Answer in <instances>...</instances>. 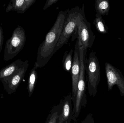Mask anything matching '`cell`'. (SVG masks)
<instances>
[{"mask_svg": "<svg viewBox=\"0 0 124 123\" xmlns=\"http://www.w3.org/2000/svg\"><path fill=\"white\" fill-rule=\"evenodd\" d=\"M65 12L61 11L52 28L38 48L36 60L33 68L37 69L44 67L54 54V51L61 36L64 24Z\"/></svg>", "mask_w": 124, "mask_h": 123, "instance_id": "1", "label": "cell"}, {"mask_svg": "<svg viewBox=\"0 0 124 123\" xmlns=\"http://www.w3.org/2000/svg\"><path fill=\"white\" fill-rule=\"evenodd\" d=\"M65 17L61 36L56 46L54 53L64 45L67 44L71 37L72 41L77 38V29L81 19L85 16L84 4L81 8L76 6L65 11Z\"/></svg>", "mask_w": 124, "mask_h": 123, "instance_id": "2", "label": "cell"}, {"mask_svg": "<svg viewBox=\"0 0 124 123\" xmlns=\"http://www.w3.org/2000/svg\"><path fill=\"white\" fill-rule=\"evenodd\" d=\"M79 49L80 71L79 79L77 85L76 95L73 102V119L74 122L80 115L82 108L86 106L87 102L86 94V81L85 76V64L84 58V49L81 45H79Z\"/></svg>", "mask_w": 124, "mask_h": 123, "instance_id": "3", "label": "cell"}, {"mask_svg": "<svg viewBox=\"0 0 124 123\" xmlns=\"http://www.w3.org/2000/svg\"><path fill=\"white\" fill-rule=\"evenodd\" d=\"M85 69L87 76V88L90 97H94L101 78L100 63L93 51L90 52L88 59H85Z\"/></svg>", "mask_w": 124, "mask_h": 123, "instance_id": "4", "label": "cell"}, {"mask_svg": "<svg viewBox=\"0 0 124 123\" xmlns=\"http://www.w3.org/2000/svg\"><path fill=\"white\" fill-rule=\"evenodd\" d=\"M26 35L24 29L22 26H17L12 32L11 37L6 42L3 60L7 62L20 52L24 46Z\"/></svg>", "mask_w": 124, "mask_h": 123, "instance_id": "5", "label": "cell"}, {"mask_svg": "<svg viewBox=\"0 0 124 123\" xmlns=\"http://www.w3.org/2000/svg\"><path fill=\"white\" fill-rule=\"evenodd\" d=\"M96 35L92 31L91 24L87 20L85 16L81 19L77 29V38L79 45L84 49V60H85L87 50L93 45Z\"/></svg>", "mask_w": 124, "mask_h": 123, "instance_id": "6", "label": "cell"}, {"mask_svg": "<svg viewBox=\"0 0 124 123\" xmlns=\"http://www.w3.org/2000/svg\"><path fill=\"white\" fill-rule=\"evenodd\" d=\"M106 75L107 78L108 91L113 89L116 85L120 91V95L124 96V77L121 71L109 63L105 64Z\"/></svg>", "mask_w": 124, "mask_h": 123, "instance_id": "7", "label": "cell"}, {"mask_svg": "<svg viewBox=\"0 0 124 123\" xmlns=\"http://www.w3.org/2000/svg\"><path fill=\"white\" fill-rule=\"evenodd\" d=\"M29 65L28 61L26 60L12 76L1 81L4 90L8 94H12L16 91L24 79Z\"/></svg>", "mask_w": 124, "mask_h": 123, "instance_id": "8", "label": "cell"}, {"mask_svg": "<svg viewBox=\"0 0 124 123\" xmlns=\"http://www.w3.org/2000/svg\"><path fill=\"white\" fill-rule=\"evenodd\" d=\"M73 58L71 70L72 81V102L75 100L76 95L77 85L79 79L80 71L79 49L77 40L75 44Z\"/></svg>", "mask_w": 124, "mask_h": 123, "instance_id": "9", "label": "cell"}, {"mask_svg": "<svg viewBox=\"0 0 124 123\" xmlns=\"http://www.w3.org/2000/svg\"><path fill=\"white\" fill-rule=\"evenodd\" d=\"M36 0H11L6 9V12L16 11L23 14L35 2Z\"/></svg>", "mask_w": 124, "mask_h": 123, "instance_id": "10", "label": "cell"}, {"mask_svg": "<svg viewBox=\"0 0 124 123\" xmlns=\"http://www.w3.org/2000/svg\"><path fill=\"white\" fill-rule=\"evenodd\" d=\"M62 110L60 116L64 123H70L73 119V108H72V96L69 94L62 99Z\"/></svg>", "mask_w": 124, "mask_h": 123, "instance_id": "11", "label": "cell"}, {"mask_svg": "<svg viewBox=\"0 0 124 123\" xmlns=\"http://www.w3.org/2000/svg\"><path fill=\"white\" fill-rule=\"evenodd\" d=\"M24 61L18 59L0 70L1 82L12 76L24 63Z\"/></svg>", "mask_w": 124, "mask_h": 123, "instance_id": "12", "label": "cell"}, {"mask_svg": "<svg viewBox=\"0 0 124 123\" xmlns=\"http://www.w3.org/2000/svg\"><path fill=\"white\" fill-rule=\"evenodd\" d=\"M62 101L59 104L54 106L50 112L45 123H57L62 111Z\"/></svg>", "mask_w": 124, "mask_h": 123, "instance_id": "13", "label": "cell"}, {"mask_svg": "<svg viewBox=\"0 0 124 123\" xmlns=\"http://www.w3.org/2000/svg\"><path fill=\"white\" fill-rule=\"evenodd\" d=\"M95 8L97 13L101 16H108L109 13L110 6L108 0H96Z\"/></svg>", "mask_w": 124, "mask_h": 123, "instance_id": "14", "label": "cell"}, {"mask_svg": "<svg viewBox=\"0 0 124 123\" xmlns=\"http://www.w3.org/2000/svg\"><path fill=\"white\" fill-rule=\"evenodd\" d=\"M93 23L98 32L102 34L108 33V28L101 15L97 13L96 14Z\"/></svg>", "mask_w": 124, "mask_h": 123, "instance_id": "15", "label": "cell"}, {"mask_svg": "<svg viewBox=\"0 0 124 123\" xmlns=\"http://www.w3.org/2000/svg\"><path fill=\"white\" fill-rule=\"evenodd\" d=\"M37 78L38 73L36 69L33 68L30 72L28 83L27 90L29 97H31L33 94Z\"/></svg>", "mask_w": 124, "mask_h": 123, "instance_id": "16", "label": "cell"}, {"mask_svg": "<svg viewBox=\"0 0 124 123\" xmlns=\"http://www.w3.org/2000/svg\"><path fill=\"white\" fill-rule=\"evenodd\" d=\"M73 49H71L69 52L66 51L64 52L62 60L63 68L66 71L70 72L71 70L73 63Z\"/></svg>", "mask_w": 124, "mask_h": 123, "instance_id": "17", "label": "cell"}, {"mask_svg": "<svg viewBox=\"0 0 124 123\" xmlns=\"http://www.w3.org/2000/svg\"><path fill=\"white\" fill-rule=\"evenodd\" d=\"M82 123H94V117L92 115L91 113L88 114Z\"/></svg>", "mask_w": 124, "mask_h": 123, "instance_id": "18", "label": "cell"}, {"mask_svg": "<svg viewBox=\"0 0 124 123\" xmlns=\"http://www.w3.org/2000/svg\"><path fill=\"white\" fill-rule=\"evenodd\" d=\"M59 1V0H48L46 1L45 5L43 8V10L47 9L48 8L52 6L54 4L56 3Z\"/></svg>", "mask_w": 124, "mask_h": 123, "instance_id": "19", "label": "cell"}, {"mask_svg": "<svg viewBox=\"0 0 124 123\" xmlns=\"http://www.w3.org/2000/svg\"><path fill=\"white\" fill-rule=\"evenodd\" d=\"M4 39V37L3 28L0 26V53L3 47Z\"/></svg>", "mask_w": 124, "mask_h": 123, "instance_id": "20", "label": "cell"}, {"mask_svg": "<svg viewBox=\"0 0 124 123\" xmlns=\"http://www.w3.org/2000/svg\"><path fill=\"white\" fill-rule=\"evenodd\" d=\"M57 123H64L62 119V117H60V116L59 118V121H58Z\"/></svg>", "mask_w": 124, "mask_h": 123, "instance_id": "21", "label": "cell"}, {"mask_svg": "<svg viewBox=\"0 0 124 123\" xmlns=\"http://www.w3.org/2000/svg\"><path fill=\"white\" fill-rule=\"evenodd\" d=\"M65 123H68V122H66Z\"/></svg>", "mask_w": 124, "mask_h": 123, "instance_id": "22", "label": "cell"}, {"mask_svg": "<svg viewBox=\"0 0 124 123\" xmlns=\"http://www.w3.org/2000/svg\"></svg>", "mask_w": 124, "mask_h": 123, "instance_id": "23", "label": "cell"}]
</instances>
